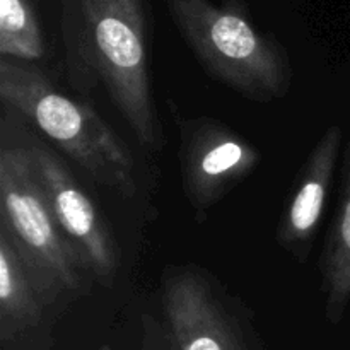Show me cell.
<instances>
[{
    "label": "cell",
    "mask_w": 350,
    "mask_h": 350,
    "mask_svg": "<svg viewBox=\"0 0 350 350\" xmlns=\"http://www.w3.org/2000/svg\"><path fill=\"white\" fill-rule=\"evenodd\" d=\"M340 176L337 211L318 262L325 314L334 325L344 318L350 303V140L344 149Z\"/></svg>",
    "instance_id": "obj_10"
},
{
    "label": "cell",
    "mask_w": 350,
    "mask_h": 350,
    "mask_svg": "<svg viewBox=\"0 0 350 350\" xmlns=\"http://www.w3.org/2000/svg\"><path fill=\"white\" fill-rule=\"evenodd\" d=\"M171 111L180 132L181 187L195 217L202 222L212 207L253 173L262 154L221 120L188 118L176 115L173 108Z\"/></svg>",
    "instance_id": "obj_5"
},
{
    "label": "cell",
    "mask_w": 350,
    "mask_h": 350,
    "mask_svg": "<svg viewBox=\"0 0 350 350\" xmlns=\"http://www.w3.org/2000/svg\"><path fill=\"white\" fill-rule=\"evenodd\" d=\"M0 228L62 296L89 293L91 270L62 232L34 174L23 120L7 108L0 142Z\"/></svg>",
    "instance_id": "obj_4"
},
{
    "label": "cell",
    "mask_w": 350,
    "mask_h": 350,
    "mask_svg": "<svg viewBox=\"0 0 350 350\" xmlns=\"http://www.w3.org/2000/svg\"><path fill=\"white\" fill-rule=\"evenodd\" d=\"M24 139L38 183L62 232L89 267L92 279L103 287H111L120 272V253L98 205L46 142L27 132L26 126Z\"/></svg>",
    "instance_id": "obj_6"
},
{
    "label": "cell",
    "mask_w": 350,
    "mask_h": 350,
    "mask_svg": "<svg viewBox=\"0 0 350 350\" xmlns=\"http://www.w3.org/2000/svg\"><path fill=\"white\" fill-rule=\"evenodd\" d=\"M161 306L178 350H241L232 299L207 270L193 263L166 267Z\"/></svg>",
    "instance_id": "obj_7"
},
{
    "label": "cell",
    "mask_w": 350,
    "mask_h": 350,
    "mask_svg": "<svg viewBox=\"0 0 350 350\" xmlns=\"http://www.w3.org/2000/svg\"><path fill=\"white\" fill-rule=\"evenodd\" d=\"M0 101L92 180L123 198L137 197L135 159L129 146L89 103L62 92L38 65L0 58Z\"/></svg>",
    "instance_id": "obj_2"
},
{
    "label": "cell",
    "mask_w": 350,
    "mask_h": 350,
    "mask_svg": "<svg viewBox=\"0 0 350 350\" xmlns=\"http://www.w3.org/2000/svg\"><path fill=\"white\" fill-rule=\"evenodd\" d=\"M65 72L77 92L103 89L147 150H161L146 0H60Z\"/></svg>",
    "instance_id": "obj_1"
},
{
    "label": "cell",
    "mask_w": 350,
    "mask_h": 350,
    "mask_svg": "<svg viewBox=\"0 0 350 350\" xmlns=\"http://www.w3.org/2000/svg\"><path fill=\"white\" fill-rule=\"evenodd\" d=\"M62 294L50 286L0 228V328L2 337L34 327Z\"/></svg>",
    "instance_id": "obj_9"
},
{
    "label": "cell",
    "mask_w": 350,
    "mask_h": 350,
    "mask_svg": "<svg viewBox=\"0 0 350 350\" xmlns=\"http://www.w3.org/2000/svg\"><path fill=\"white\" fill-rule=\"evenodd\" d=\"M174 26L202 67L245 99L272 103L293 88V64L275 36L263 33L246 0H166Z\"/></svg>",
    "instance_id": "obj_3"
},
{
    "label": "cell",
    "mask_w": 350,
    "mask_h": 350,
    "mask_svg": "<svg viewBox=\"0 0 350 350\" xmlns=\"http://www.w3.org/2000/svg\"><path fill=\"white\" fill-rule=\"evenodd\" d=\"M44 55L36 0H0V58L36 64Z\"/></svg>",
    "instance_id": "obj_11"
},
{
    "label": "cell",
    "mask_w": 350,
    "mask_h": 350,
    "mask_svg": "<svg viewBox=\"0 0 350 350\" xmlns=\"http://www.w3.org/2000/svg\"><path fill=\"white\" fill-rule=\"evenodd\" d=\"M342 140L340 125H330L325 130L311 149L280 215L277 243L299 262H306L310 256L311 243L323 221Z\"/></svg>",
    "instance_id": "obj_8"
}]
</instances>
